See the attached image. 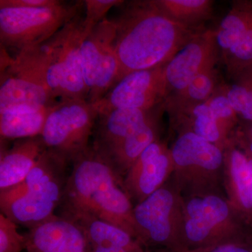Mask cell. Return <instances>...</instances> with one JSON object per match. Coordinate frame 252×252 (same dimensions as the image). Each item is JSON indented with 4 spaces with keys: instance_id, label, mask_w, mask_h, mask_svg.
<instances>
[{
    "instance_id": "f546056e",
    "label": "cell",
    "mask_w": 252,
    "mask_h": 252,
    "mask_svg": "<svg viewBox=\"0 0 252 252\" xmlns=\"http://www.w3.org/2000/svg\"><path fill=\"white\" fill-rule=\"evenodd\" d=\"M228 213L227 204L219 197L211 195L203 199V207L196 218L205 220L214 227L223 221Z\"/></svg>"
},
{
    "instance_id": "30bf717a",
    "label": "cell",
    "mask_w": 252,
    "mask_h": 252,
    "mask_svg": "<svg viewBox=\"0 0 252 252\" xmlns=\"http://www.w3.org/2000/svg\"><path fill=\"white\" fill-rule=\"evenodd\" d=\"M219 54L215 31L199 32L165 64L164 73L168 95L183 90L200 73L215 67Z\"/></svg>"
},
{
    "instance_id": "3957f363",
    "label": "cell",
    "mask_w": 252,
    "mask_h": 252,
    "mask_svg": "<svg viewBox=\"0 0 252 252\" xmlns=\"http://www.w3.org/2000/svg\"><path fill=\"white\" fill-rule=\"evenodd\" d=\"M72 160L46 149L20 185L0 191L1 212L16 224L31 228L56 216L71 171Z\"/></svg>"
},
{
    "instance_id": "603a6c76",
    "label": "cell",
    "mask_w": 252,
    "mask_h": 252,
    "mask_svg": "<svg viewBox=\"0 0 252 252\" xmlns=\"http://www.w3.org/2000/svg\"><path fill=\"white\" fill-rule=\"evenodd\" d=\"M168 112L177 119L190 123L192 128L190 132L207 142L216 144L221 139V128L206 102L172 109Z\"/></svg>"
},
{
    "instance_id": "e575fe53",
    "label": "cell",
    "mask_w": 252,
    "mask_h": 252,
    "mask_svg": "<svg viewBox=\"0 0 252 252\" xmlns=\"http://www.w3.org/2000/svg\"><path fill=\"white\" fill-rule=\"evenodd\" d=\"M248 124V148L252 157V122H247Z\"/></svg>"
},
{
    "instance_id": "6da1fadb",
    "label": "cell",
    "mask_w": 252,
    "mask_h": 252,
    "mask_svg": "<svg viewBox=\"0 0 252 252\" xmlns=\"http://www.w3.org/2000/svg\"><path fill=\"white\" fill-rule=\"evenodd\" d=\"M124 5L113 19L119 81L130 73L165 65L201 31L175 22L156 0L124 1Z\"/></svg>"
},
{
    "instance_id": "7a4b0ae2",
    "label": "cell",
    "mask_w": 252,
    "mask_h": 252,
    "mask_svg": "<svg viewBox=\"0 0 252 252\" xmlns=\"http://www.w3.org/2000/svg\"><path fill=\"white\" fill-rule=\"evenodd\" d=\"M64 190L61 216H91L132 233L135 225L127 194L119 187L112 165L92 145L73 158Z\"/></svg>"
},
{
    "instance_id": "ac0fdd59",
    "label": "cell",
    "mask_w": 252,
    "mask_h": 252,
    "mask_svg": "<svg viewBox=\"0 0 252 252\" xmlns=\"http://www.w3.org/2000/svg\"><path fill=\"white\" fill-rule=\"evenodd\" d=\"M157 114L140 130L122 141L102 156L119 175V171L131 167L142 152L157 141Z\"/></svg>"
},
{
    "instance_id": "8992f818",
    "label": "cell",
    "mask_w": 252,
    "mask_h": 252,
    "mask_svg": "<svg viewBox=\"0 0 252 252\" xmlns=\"http://www.w3.org/2000/svg\"><path fill=\"white\" fill-rule=\"evenodd\" d=\"M98 112L85 99L61 100L50 111L41 137L46 148L71 160L89 146Z\"/></svg>"
},
{
    "instance_id": "f1b7e54d",
    "label": "cell",
    "mask_w": 252,
    "mask_h": 252,
    "mask_svg": "<svg viewBox=\"0 0 252 252\" xmlns=\"http://www.w3.org/2000/svg\"><path fill=\"white\" fill-rule=\"evenodd\" d=\"M124 1L120 0H86V14L84 25L86 34L106 18V15L114 6H119Z\"/></svg>"
},
{
    "instance_id": "ba28073f",
    "label": "cell",
    "mask_w": 252,
    "mask_h": 252,
    "mask_svg": "<svg viewBox=\"0 0 252 252\" xmlns=\"http://www.w3.org/2000/svg\"><path fill=\"white\" fill-rule=\"evenodd\" d=\"M0 112L12 109L37 110L57 103L37 73L17 58L1 54Z\"/></svg>"
},
{
    "instance_id": "cb8c5ba5",
    "label": "cell",
    "mask_w": 252,
    "mask_h": 252,
    "mask_svg": "<svg viewBox=\"0 0 252 252\" xmlns=\"http://www.w3.org/2000/svg\"><path fill=\"white\" fill-rule=\"evenodd\" d=\"M233 83L226 84V94L238 117L252 122V69L231 77Z\"/></svg>"
},
{
    "instance_id": "83f0119b",
    "label": "cell",
    "mask_w": 252,
    "mask_h": 252,
    "mask_svg": "<svg viewBox=\"0 0 252 252\" xmlns=\"http://www.w3.org/2000/svg\"><path fill=\"white\" fill-rule=\"evenodd\" d=\"M25 235L20 234L17 224L0 214V252H21L26 249Z\"/></svg>"
},
{
    "instance_id": "2e32d148",
    "label": "cell",
    "mask_w": 252,
    "mask_h": 252,
    "mask_svg": "<svg viewBox=\"0 0 252 252\" xmlns=\"http://www.w3.org/2000/svg\"><path fill=\"white\" fill-rule=\"evenodd\" d=\"M174 162L179 166L197 165L208 170L220 167L223 155L216 144L207 142L188 131L177 139L172 149Z\"/></svg>"
},
{
    "instance_id": "4316f807",
    "label": "cell",
    "mask_w": 252,
    "mask_h": 252,
    "mask_svg": "<svg viewBox=\"0 0 252 252\" xmlns=\"http://www.w3.org/2000/svg\"><path fill=\"white\" fill-rule=\"evenodd\" d=\"M212 114L222 130V127L234 124L238 116L232 107L226 94V84L220 83L214 94L206 101Z\"/></svg>"
},
{
    "instance_id": "44dd1931",
    "label": "cell",
    "mask_w": 252,
    "mask_h": 252,
    "mask_svg": "<svg viewBox=\"0 0 252 252\" xmlns=\"http://www.w3.org/2000/svg\"><path fill=\"white\" fill-rule=\"evenodd\" d=\"M220 83L216 67L207 69L194 78L183 90L169 94L164 101V109L172 110L204 103Z\"/></svg>"
},
{
    "instance_id": "52a82bcc",
    "label": "cell",
    "mask_w": 252,
    "mask_h": 252,
    "mask_svg": "<svg viewBox=\"0 0 252 252\" xmlns=\"http://www.w3.org/2000/svg\"><path fill=\"white\" fill-rule=\"evenodd\" d=\"M116 25L107 18L83 39L81 68L87 101L95 103L115 86L119 79V63L115 49Z\"/></svg>"
},
{
    "instance_id": "5b68a950",
    "label": "cell",
    "mask_w": 252,
    "mask_h": 252,
    "mask_svg": "<svg viewBox=\"0 0 252 252\" xmlns=\"http://www.w3.org/2000/svg\"><path fill=\"white\" fill-rule=\"evenodd\" d=\"M84 6V1L66 2L60 0H54L51 4L36 7L1 6V51H12L15 57L39 45L82 12Z\"/></svg>"
},
{
    "instance_id": "9c48e42d",
    "label": "cell",
    "mask_w": 252,
    "mask_h": 252,
    "mask_svg": "<svg viewBox=\"0 0 252 252\" xmlns=\"http://www.w3.org/2000/svg\"><path fill=\"white\" fill-rule=\"evenodd\" d=\"M165 65L137 71L123 77L94 104L98 114L113 109H151L163 103L168 95Z\"/></svg>"
},
{
    "instance_id": "836d02e7",
    "label": "cell",
    "mask_w": 252,
    "mask_h": 252,
    "mask_svg": "<svg viewBox=\"0 0 252 252\" xmlns=\"http://www.w3.org/2000/svg\"><path fill=\"white\" fill-rule=\"evenodd\" d=\"M89 252H130L117 247L89 246Z\"/></svg>"
},
{
    "instance_id": "9a60e30c",
    "label": "cell",
    "mask_w": 252,
    "mask_h": 252,
    "mask_svg": "<svg viewBox=\"0 0 252 252\" xmlns=\"http://www.w3.org/2000/svg\"><path fill=\"white\" fill-rule=\"evenodd\" d=\"M170 159L163 146L151 144L131 166L129 183L144 200L157 190L166 176Z\"/></svg>"
},
{
    "instance_id": "277c9868",
    "label": "cell",
    "mask_w": 252,
    "mask_h": 252,
    "mask_svg": "<svg viewBox=\"0 0 252 252\" xmlns=\"http://www.w3.org/2000/svg\"><path fill=\"white\" fill-rule=\"evenodd\" d=\"M84 19L82 11L47 40L15 56L39 74L57 101L87 100L81 61Z\"/></svg>"
},
{
    "instance_id": "1f68e13d",
    "label": "cell",
    "mask_w": 252,
    "mask_h": 252,
    "mask_svg": "<svg viewBox=\"0 0 252 252\" xmlns=\"http://www.w3.org/2000/svg\"><path fill=\"white\" fill-rule=\"evenodd\" d=\"M54 0H0L1 6H22V7H36L46 6Z\"/></svg>"
},
{
    "instance_id": "4fadbf2b",
    "label": "cell",
    "mask_w": 252,
    "mask_h": 252,
    "mask_svg": "<svg viewBox=\"0 0 252 252\" xmlns=\"http://www.w3.org/2000/svg\"><path fill=\"white\" fill-rule=\"evenodd\" d=\"M46 149L41 136H37L14 141L11 148L1 149L0 191L20 185Z\"/></svg>"
},
{
    "instance_id": "5bb4252c",
    "label": "cell",
    "mask_w": 252,
    "mask_h": 252,
    "mask_svg": "<svg viewBox=\"0 0 252 252\" xmlns=\"http://www.w3.org/2000/svg\"><path fill=\"white\" fill-rule=\"evenodd\" d=\"M173 197L169 190L158 189L132 210L134 223L152 243H165L171 235L170 216Z\"/></svg>"
},
{
    "instance_id": "8fae6325",
    "label": "cell",
    "mask_w": 252,
    "mask_h": 252,
    "mask_svg": "<svg viewBox=\"0 0 252 252\" xmlns=\"http://www.w3.org/2000/svg\"><path fill=\"white\" fill-rule=\"evenodd\" d=\"M163 103L154 109H113L99 113L94 126V150L108 153L122 141L140 130L163 109Z\"/></svg>"
},
{
    "instance_id": "7402d4cb",
    "label": "cell",
    "mask_w": 252,
    "mask_h": 252,
    "mask_svg": "<svg viewBox=\"0 0 252 252\" xmlns=\"http://www.w3.org/2000/svg\"><path fill=\"white\" fill-rule=\"evenodd\" d=\"M156 2L175 22L196 29L211 18L215 4L210 0H156Z\"/></svg>"
},
{
    "instance_id": "ffe728a7",
    "label": "cell",
    "mask_w": 252,
    "mask_h": 252,
    "mask_svg": "<svg viewBox=\"0 0 252 252\" xmlns=\"http://www.w3.org/2000/svg\"><path fill=\"white\" fill-rule=\"evenodd\" d=\"M252 26V1H233L230 11L215 31L220 56L233 49Z\"/></svg>"
},
{
    "instance_id": "d4e9b609",
    "label": "cell",
    "mask_w": 252,
    "mask_h": 252,
    "mask_svg": "<svg viewBox=\"0 0 252 252\" xmlns=\"http://www.w3.org/2000/svg\"><path fill=\"white\" fill-rule=\"evenodd\" d=\"M230 170L242 206L245 210H252V157L238 149H233Z\"/></svg>"
},
{
    "instance_id": "7c38bea8",
    "label": "cell",
    "mask_w": 252,
    "mask_h": 252,
    "mask_svg": "<svg viewBox=\"0 0 252 252\" xmlns=\"http://www.w3.org/2000/svg\"><path fill=\"white\" fill-rule=\"evenodd\" d=\"M27 252H89V243L82 228L74 220L56 216L29 228Z\"/></svg>"
},
{
    "instance_id": "4dcf8cb0",
    "label": "cell",
    "mask_w": 252,
    "mask_h": 252,
    "mask_svg": "<svg viewBox=\"0 0 252 252\" xmlns=\"http://www.w3.org/2000/svg\"><path fill=\"white\" fill-rule=\"evenodd\" d=\"M213 226L205 220L198 218H190L186 223L187 238L191 243H203L208 238Z\"/></svg>"
},
{
    "instance_id": "e0dca14e",
    "label": "cell",
    "mask_w": 252,
    "mask_h": 252,
    "mask_svg": "<svg viewBox=\"0 0 252 252\" xmlns=\"http://www.w3.org/2000/svg\"><path fill=\"white\" fill-rule=\"evenodd\" d=\"M53 106L37 110L12 109L0 112L1 142L41 136Z\"/></svg>"
},
{
    "instance_id": "d6986e66",
    "label": "cell",
    "mask_w": 252,
    "mask_h": 252,
    "mask_svg": "<svg viewBox=\"0 0 252 252\" xmlns=\"http://www.w3.org/2000/svg\"><path fill=\"white\" fill-rule=\"evenodd\" d=\"M70 220L84 230L89 246L117 247L130 252H142L130 233L112 223L91 216L74 217Z\"/></svg>"
},
{
    "instance_id": "d6a6232c",
    "label": "cell",
    "mask_w": 252,
    "mask_h": 252,
    "mask_svg": "<svg viewBox=\"0 0 252 252\" xmlns=\"http://www.w3.org/2000/svg\"><path fill=\"white\" fill-rule=\"evenodd\" d=\"M203 207V199L194 198L187 205V212L190 218H196L200 215Z\"/></svg>"
},
{
    "instance_id": "484cf974",
    "label": "cell",
    "mask_w": 252,
    "mask_h": 252,
    "mask_svg": "<svg viewBox=\"0 0 252 252\" xmlns=\"http://www.w3.org/2000/svg\"><path fill=\"white\" fill-rule=\"evenodd\" d=\"M221 58L230 77L252 69V26L238 44Z\"/></svg>"
}]
</instances>
